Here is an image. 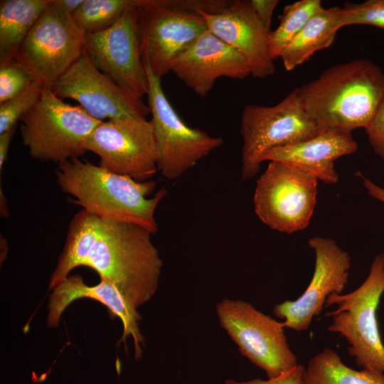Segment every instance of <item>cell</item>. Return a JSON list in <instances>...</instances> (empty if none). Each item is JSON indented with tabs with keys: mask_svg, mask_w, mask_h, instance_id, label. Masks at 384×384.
<instances>
[{
	"mask_svg": "<svg viewBox=\"0 0 384 384\" xmlns=\"http://www.w3.org/2000/svg\"><path fill=\"white\" fill-rule=\"evenodd\" d=\"M151 235L137 225L82 209L70 221L48 289L64 281L74 268L85 266L114 285L137 308L141 306L156 293L163 266Z\"/></svg>",
	"mask_w": 384,
	"mask_h": 384,
	"instance_id": "obj_1",
	"label": "cell"
},
{
	"mask_svg": "<svg viewBox=\"0 0 384 384\" xmlns=\"http://www.w3.org/2000/svg\"><path fill=\"white\" fill-rule=\"evenodd\" d=\"M308 116L321 129L366 128L384 102V73L370 60L334 65L297 88Z\"/></svg>",
	"mask_w": 384,
	"mask_h": 384,
	"instance_id": "obj_2",
	"label": "cell"
},
{
	"mask_svg": "<svg viewBox=\"0 0 384 384\" xmlns=\"http://www.w3.org/2000/svg\"><path fill=\"white\" fill-rule=\"evenodd\" d=\"M55 174L61 190L85 211L137 225L152 234L157 233L155 211L168 192L165 188L148 198L155 188V182L139 181L80 158L58 164Z\"/></svg>",
	"mask_w": 384,
	"mask_h": 384,
	"instance_id": "obj_3",
	"label": "cell"
},
{
	"mask_svg": "<svg viewBox=\"0 0 384 384\" xmlns=\"http://www.w3.org/2000/svg\"><path fill=\"white\" fill-rule=\"evenodd\" d=\"M21 122L22 143L30 156L58 164L82 156L86 139L102 122L80 105L64 102L50 87H43Z\"/></svg>",
	"mask_w": 384,
	"mask_h": 384,
	"instance_id": "obj_4",
	"label": "cell"
},
{
	"mask_svg": "<svg viewBox=\"0 0 384 384\" xmlns=\"http://www.w3.org/2000/svg\"><path fill=\"white\" fill-rule=\"evenodd\" d=\"M383 293L384 253H380L357 289L346 294H330L324 306H336L335 310L326 314L332 320L327 329L346 339L348 353L357 366L384 373V344L376 316Z\"/></svg>",
	"mask_w": 384,
	"mask_h": 384,
	"instance_id": "obj_5",
	"label": "cell"
},
{
	"mask_svg": "<svg viewBox=\"0 0 384 384\" xmlns=\"http://www.w3.org/2000/svg\"><path fill=\"white\" fill-rule=\"evenodd\" d=\"M194 0H139L137 27L144 64L161 79L176 58L208 30Z\"/></svg>",
	"mask_w": 384,
	"mask_h": 384,
	"instance_id": "obj_6",
	"label": "cell"
},
{
	"mask_svg": "<svg viewBox=\"0 0 384 384\" xmlns=\"http://www.w3.org/2000/svg\"><path fill=\"white\" fill-rule=\"evenodd\" d=\"M321 129L306 113L297 88L273 106L245 105L240 129L242 180L258 174L270 150L306 139Z\"/></svg>",
	"mask_w": 384,
	"mask_h": 384,
	"instance_id": "obj_7",
	"label": "cell"
},
{
	"mask_svg": "<svg viewBox=\"0 0 384 384\" xmlns=\"http://www.w3.org/2000/svg\"><path fill=\"white\" fill-rule=\"evenodd\" d=\"M85 33L73 16L49 0L13 61L50 87L83 54Z\"/></svg>",
	"mask_w": 384,
	"mask_h": 384,
	"instance_id": "obj_8",
	"label": "cell"
},
{
	"mask_svg": "<svg viewBox=\"0 0 384 384\" xmlns=\"http://www.w3.org/2000/svg\"><path fill=\"white\" fill-rule=\"evenodd\" d=\"M317 178L294 164L270 161L256 182L253 203L268 227L292 233L306 228L317 196Z\"/></svg>",
	"mask_w": 384,
	"mask_h": 384,
	"instance_id": "obj_9",
	"label": "cell"
},
{
	"mask_svg": "<svg viewBox=\"0 0 384 384\" xmlns=\"http://www.w3.org/2000/svg\"><path fill=\"white\" fill-rule=\"evenodd\" d=\"M220 325L240 353L274 378L295 367L282 322L257 310L250 302L225 298L215 305Z\"/></svg>",
	"mask_w": 384,
	"mask_h": 384,
	"instance_id": "obj_10",
	"label": "cell"
},
{
	"mask_svg": "<svg viewBox=\"0 0 384 384\" xmlns=\"http://www.w3.org/2000/svg\"><path fill=\"white\" fill-rule=\"evenodd\" d=\"M148 106L157 150V167L163 176L176 179L220 147L223 139L189 127L172 107L162 89L161 78L145 65Z\"/></svg>",
	"mask_w": 384,
	"mask_h": 384,
	"instance_id": "obj_11",
	"label": "cell"
},
{
	"mask_svg": "<svg viewBox=\"0 0 384 384\" xmlns=\"http://www.w3.org/2000/svg\"><path fill=\"white\" fill-rule=\"evenodd\" d=\"M101 167L144 181L158 171L157 150L151 120L122 117L102 122L85 142Z\"/></svg>",
	"mask_w": 384,
	"mask_h": 384,
	"instance_id": "obj_12",
	"label": "cell"
},
{
	"mask_svg": "<svg viewBox=\"0 0 384 384\" xmlns=\"http://www.w3.org/2000/svg\"><path fill=\"white\" fill-rule=\"evenodd\" d=\"M137 5L128 9L109 28L85 34V52L100 71L142 98L148 93L149 80L140 50Z\"/></svg>",
	"mask_w": 384,
	"mask_h": 384,
	"instance_id": "obj_13",
	"label": "cell"
},
{
	"mask_svg": "<svg viewBox=\"0 0 384 384\" xmlns=\"http://www.w3.org/2000/svg\"><path fill=\"white\" fill-rule=\"evenodd\" d=\"M60 98H71L93 118L104 122L122 117L146 119L150 114L141 97L124 90L100 71L87 53L50 87Z\"/></svg>",
	"mask_w": 384,
	"mask_h": 384,
	"instance_id": "obj_14",
	"label": "cell"
},
{
	"mask_svg": "<svg viewBox=\"0 0 384 384\" xmlns=\"http://www.w3.org/2000/svg\"><path fill=\"white\" fill-rule=\"evenodd\" d=\"M315 252L314 272L304 292L296 300L277 304L274 314L284 328L296 331L307 330L313 319L320 314L327 297L341 294L348 280L351 258L332 239L314 237L309 240Z\"/></svg>",
	"mask_w": 384,
	"mask_h": 384,
	"instance_id": "obj_15",
	"label": "cell"
},
{
	"mask_svg": "<svg viewBox=\"0 0 384 384\" xmlns=\"http://www.w3.org/2000/svg\"><path fill=\"white\" fill-rule=\"evenodd\" d=\"M171 72L201 97L220 78L243 80L251 75L245 58L208 30L176 58Z\"/></svg>",
	"mask_w": 384,
	"mask_h": 384,
	"instance_id": "obj_16",
	"label": "cell"
},
{
	"mask_svg": "<svg viewBox=\"0 0 384 384\" xmlns=\"http://www.w3.org/2000/svg\"><path fill=\"white\" fill-rule=\"evenodd\" d=\"M198 12L205 19L209 31L245 58L253 77L265 78L274 74L270 32L257 18L249 1H230L216 13Z\"/></svg>",
	"mask_w": 384,
	"mask_h": 384,
	"instance_id": "obj_17",
	"label": "cell"
},
{
	"mask_svg": "<svg viewBox=\"0 0 384 384\" xmlns=\"http://www.w3.org/2000/svg\"><path fill=\"white\" fill-rule=\"evenodd\" d=\"M80 298H90L104 304L112 316L119 318L123 325L119 342L132 337L135 359L141 358L144 347V338L140 332L139 321L142 319L137 308L131 303L112 284L100 279L95 286L85 284L78 274L69 275L53 289L48 302L47 325L55 328L67 307Z\"/></svg>",
	"mask_w": 384,
	"mask_h": 384,
	"instance_id": "obj_18",
	"label": "cell"
},
{
	"mask_svg": "<svg viewBox=\"0 0 384 384\" xmlns=\"http://www.w3.org/2000/svg\"><path fill=\"white\" fill-rule=\"evenodd\" d=\"M351 132L322 129L301 142L276 147L267 151L262 161H279L298 166L326 183L338 181L335 161L357 150Z\"/></svg>",
	"mask_w": 384,
	"mask_h": 384,
	"instance_id": "obj_19",
	"label": "cell"
},
{
	"mask_svg": "<svg viewBox=\"0 0 384 384\" xmlns=\"http://www.w3.org/2000/svg\"><path fill=\"white\" fill-rule=\"evenodd\" d=\"M341 8H321L305 24L282 52L284 68L291 71L302 65L316 51L329 47L341 28Z\"/></svg>",
	"mask_w": 384,
	"mask_h": 384,
	"instance_id": "obj_20",
	"label": "cell"
},
{
	"mask_svg": "<svg viewBox=\"0 0 384 384\" xmlns=\"http://www.w3.org/2000/svg\"><path fill=\"white\" fill-rule=\"evenodd\" d=\"M49 0L0 1V66L12 62Z\"/></svg>",
	"mask_w": 384,
	"mask_h": 384,
	"instance_id": "obj_21",
	"label": "cell"
},
{
	"mask_svg": "<svg viewBox=\"0 0 384 384\" xmlns=\"http://www.w3.org/2000/svg\"><path fill=\"white\" fill-rule=\"evenodd\" d=\"M302 384H384V373L373 368L353 369L336 351L325 348L309 360Z\"/></svg>",
	"mask_w": 384,
	"mask_h": 384,
	"instance_id": "obj_22",
	"label": "cell"
},
{
	"mask_svg": "<svg viewBox=\"0 0 384 384\" xmlns=\"http://www.w3.org/2000/svg\"><path fill=\"white\" fill-rule=\"evenodd\" d=\"M321 8L320 0H300L284 8L279 26L269 33L273 60L279 58L285 47Z\"/></svg>",
	"mask_w": 384,
	"mask_h": 384,
	"instance_id": "obj_23",
	"label": "cell"
},
{
	"mask_svg": "<svg viewBox=\"0 0 384 384\" xmlns=\"http://www.w3.org/2000/svg\"><path fill=\"white\" fill-rule=\"evenodd\" d=\"M139 0H85L73 15L77 26L85 33L104 31L114 25Z\"/></svg>",
	"mask_w": 384,
	"mask_h": 384,
	"instance_id": "obj_24",
	"label": "cell"
},
{
	"mask_svg": "<svg viewBox=\"0 0 384 384\" xmlns=\"http://www.w3.org/2000/svg\"><path fill=\"white\" fill-rule=\"evenodd\" d=\"M43 89L40 84L33 82L24 92L0 104V134L17 126L38 101Z\"/></svg>",
	"mask_w": 384,
	"mask_h": 384,
	"instance_id": "obj_25",
	"label": "cell"
},
{
	"mask_svg": "<svg viewBox=\"0 0 384 384\" xmlns=\"http://www.w3.org/2000/svg\"><path fill=\"white\" fill-rule=\"evenodd\" d=\"M363 24L384 29V0H368L359 4L345 3L341 8L339 25Z\"/></svg>",
	"mask_w": 384,
	"mask_h": 384,
	"instance_id": "obj_26",
	"label": "cell"
},
{
	"mask_svg": "<svg viewBox=\"0 0 384 384\" xmlns=\"http://www.w3.org/2000/svg\"><path fill=\"white\" fill-rule=\"evenodd\" d=\"M33 80L14 61L0 66V104L24 92Z\"/></svg>",
	"mask_w": 384,
	"mask_h": 384,
	"instance_id": "obj_27",
	"label": "cell"
},
{
	"mask_svg": "<svg viewBox=\"0 0 384 384\" xmlns=\"http://www.w3.org/2000/svg\"><path fill=\"white\" fill-rule=\"evenodd\" d=\"M365 130L374 151L384 160V102Z\"/></svg>",
	"mask_w": 384,
	"mask_h": 384,
	"instance_id": "obj_28",
	"label": "cell"
},
{
	"mask_svg": "<svg viewBox=\"0 0 384 384\" xmlns=\"http://www.w3.org/2000/svg\"><path fill=\"white\" fill-rule=\"evenodd\" d=\"M304 367L301 364H297L293 368L282 373L274 378H267L262 380L255 378L246 381H237L232 379L225 380V384H302V379Z\"/></svg>",
	"mask_w": 384,
	"mask_h": 384,
	"instance_id": "obj_29",
	"label": "cell"
},
{
	"mask_svg": "<svg viewBox=\"0 0 384 384\" xmlns=\"http://www.w3.org/2000/svg\"><path fill=\"white\" fill-rule=\"evenodd\" d=\"M250 4L257 18L269 32L274 11L279 4L277 0H251Z\"/></svg>",
	"mask_w": 384,
	"mask_h": 384,
	"instance_id": "obj_30",
	"label": "cell"
},
{
	"mask_svg": "<svg viewBox=\"0 0 384 384\" xmlns=\"http://www.w3.org/2000/svg\"><path fill=\"white\" fill-rule=\"evenodd\" d=\"M17 126L0 134V169H2L7 159L9 149Z\"/></svg>",
	"mask_w": 384,
	"mask_h": 384,
	"instance_id": "obj_31",
	"label": "cell"
},
{
	"mask_svg": "<svg viewBox=\"0 0 384 384\" xmlns=\"http://www.w3.org/2000/svg\"><path fill=\"white\" fill-rule=\"evenodd\" d=\"M363 180V185L368 194L373 198L384 203V188L378 186L368 178L360 175Z\"/></svg>",
	"mask_w": 384,
	"mask_h": 384,
	"instance_id": "obj_32",
	"label": "cell"
},
{
	"mask_svg": "<svg viewBox=\"0 0 384 384\" xmlns=\"http://www.w3.org/2000/svg\"><path fill=\"white\" fill-rule=\"evenodd\" d=\"M53 3L70 15H73L85 0H53Z\"/></svg>",
	"mask_w": 384,
	"mask_h": 384,
	"instance_id": "obj_33",
	"label": "cell"
},
{
	"mask_svg": "<svg viewBox=\"0 0 384 384\" xmlns=\"http://www.w3.org/2000/svg\"><path fill=\"white\" fill-rule=\"evenodd\" d=\"M1 198L2 200H1V201H2L4 203V204L2 203H1V206L3 205V206H1V216L3 217H8L9 216V210H8V208L5 207L4 205H7L6 203V198H5V196L2 194V191H1Z\"/></svg>",
	"mask_w": 384,
	"mask_h": 384,
	"instance_id": "obj_34",
	"label": "cell"
}]
</instances>
